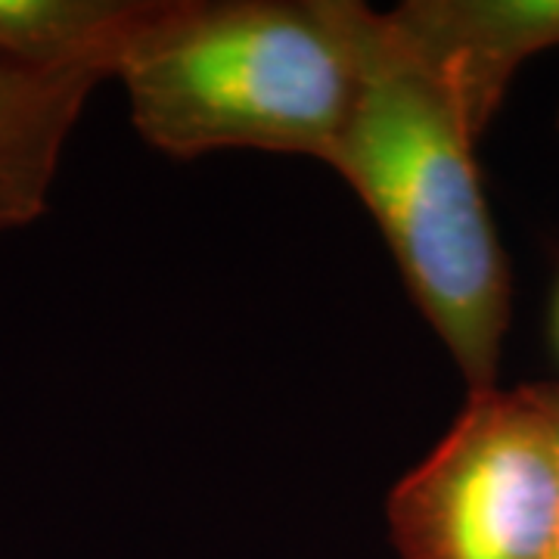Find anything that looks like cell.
I'll return each mask as SVG.
<instances>
[{"label":"cell","mask_w":559,"mask_h":559,"mask_svg":"<svg viewBox=\"0 0 559 559\" xmlns=\"http://www.w3.org/2000/svg\"><path fill=\"white\" fill-rule=\"evenodd\" d=\"M476 134L451 91L364 7L360 87L330 165L380 224L407 293L469 392L498 385L510 264L481 193Z\"/></svg>","instance_id":"1"},{"label":"cell","mask_w":559,"mask_h":559,"mask_svg":"<svg viewBox=\"0 0 559 559\" xmlns=\"http://www.w3.org/2000/svg\"><path fill=\"white\" fill-rule=\"evenodd\" d=\"M358 0H150L121 79L175 159L264 150L333 159L360 87Z\"/></svg>","instance_id":"2"},{"label":"cell","mask_w":559,"mask_h":559,"mask_svg":"<svg viewBox=\"0 0 559 559\" xmlns=\"http://www.w3.org/2000/svg\"><path fill=\"white\" fill-rule=\"evenodd\" d=\"M399 559H547L559 528V419L547 382L469 392L385 503Z\"/></svg>","instance_id":"3"},{"label":"cell","mask_w":559,"mask_h":559,"mask_svg":"<svg viewBox=\"0 0 559 559\" xmlns=\"http://www.w3.org/2000/svg\"><path fill=\"white\" fill-rule=\"evenodd\" d=\"M389 20L451 91L476 140L522 62L559 44V0H411Z\"/></svg>","instance_id":"4"},{"label":"cell","mask_w":559,"mask_h":559,"mask_svg":"<svg viewBox=\"0 0 559 559\" xmlns=\"http://www.w3.org/2000/svg\"><path fill=\"white\" fill-rule=\"evenodd\" d=\"M100 81L0 57V234L44 215L66 140Z\"/></svg>","instance_id":"5"},{"label":"cell","mask_w":559,"mask_h":559,"mask_svg":"<svg viewBox=\"0 0 559 559\" xmlns=\"http://www.w3.org/2000/svg\"><path fill=\"white\" fill-rule=\"evenodd\" d=\"M150 0H0V57L112 79Z\"/></svg>","instance_id":"6"},{"label":"cell","mask_w":559,"mask_h":559,"mask_svg":"<svg viewBox=\"0 0 559 559\" xmlns=\"http://www.w3.org/2000/svg\"><path fill=\"white\" fill-rule=\"evenodd\" d=\"M547 392H550V401H554V411H557V419H559V382H547ZM547 559H559V528H557V538H554V547H550Z\"/></svg>","instance_id":"7"},{"label":"cell","mask_w":559,"mask_h":559,"mask_svg":"<svg viewBox=\"0 0 559 559\" xmlns=\"http://www.w3.org/2000/svg\"><path fill=\"white\" fill-rule=\"evenodd\" d=\"M554 342H557V352H559V286H557V299H554Z\"/></svg>","instance_id":"8"}]
</instances>
